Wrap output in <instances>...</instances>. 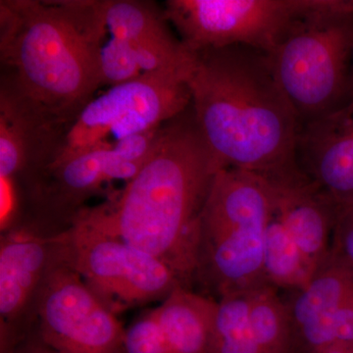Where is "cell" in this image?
Masks as SVG:
<instances>
[{
  "mask_svg": "<svg viewBox=\"0 0 353 353\" xmlns=\"http://www.w3.org/2000/svg\"><path fill=\"white\" fill-rule=\"evenodd\" d=\"M185 81L218 170L239 169L268 180L303 172L297 159L301 124L266 53L243 46L192 52Z\"/></svg>",
  "mask_w": 353,
  "mask_h": 353,
  "instance_id": "6da1fadb",
  "label": "cell"
},
{
  "mask_svg": "<svg viewBox=\"0 0 353 353\" xmlns=\"http://www.w3.org/2000/svg\"><path fill=\"white\" fill-rule=\"evenodd\" d=\"M218 171L190 106L162 126L148 161L120 194L83 208L74 222L157 257L192 290L201 215Z\"/></svg>",
  "mask_w": 353,
  "mask_h": 353,
  "instance_id": "7a4b0ae2",
  "label": "cell"
},
{
  "mask_svg": "<svg viewBox=\"0 0 353 353\" xmlns=\"http://www.w3.org/2000/svg\"><path fill=\"white\" fill-rule=\"evenodd\" d=\"M0 23L25 110L41 126L81 112L102 85L103 1H1Z\"/></svg>",
  "mask_w": 353,
  "mask_h": 353,
  "instance_id": "3957f363",
  "label": "cell"
},
{
  "mask_svg": "<svg viewBox=\"0 0 353 353\" xmlns=\"http://www.w3.org/2000/svg\"><path fill=\"white\" fill-rule=\"evenodd\" d=\"M272 213L264 176L233 168L215 174L199 222L196 284L206 296L219 301L268 284L263 250Z\"/></svg>",
  "mask_w": 353,
  "mask_h": 353,
  "instance_id": "277c9868",
  "label": "cell"
},
{
  "mask_svg": "<svg viewBox=\"0 0 353 353\" xmlns=\"http://www.w3.org/2000/svg\"><path fill=\"white\" fill-rule=\"evenodd\" d=\"M352 50L353 0H334L267 54L301 127L350 101Z\"/></svg>",
  "mask_w": 353,
  "mask_h": 353,
  "instance_id": "5b68a950",
  "label": "cell"
},
{
  "mask_svg": "<svg viewBox=\"0 0 353 353\" xmlns=\"http://www.w3.org/2000/svg\"><path fill=\"white\" fill-rule=\"evenodd\" d=\"M57 250L117 316L128 309L163 301L183 287L175 272L161 260L82 223L74 222L57 234Z\"/></svg>",
  "mask_w": 353,
  "mask_h": 353,
  "instance_id": "8992f818",
  "label": "cell"
},
{
  "mask_svg": "<svg viewBox=\"0 0 353 353\" xmlns=\"http://www.w3.org/2000/svg\"><path fill=\"white\" fill-rule=\"evenodd\" d=\"M187 67L143 72L139 78L115 85L88 102L46 169L105 143L110 134L118 139L126 138L163 126L185 112L192 103L185 81Z\"/></svg>",
  "mask_w": 353,
  "mask_h": 353,
  "instance_id": "52a82bcc",
  "label": "cell"
},
{
  "mask_svg": "<svg viewBox=\"0 0 353 353\" xmlns=\"http://www.w3.org/2000/svg\"><path fill=\"white\" fill-rule=\"evenodd\" d=\"M334 0H168L164 16L192 52L243 46L272 52L290 30Z\"/></svg>",
  "mask_w": 353,
  "mask_h": 353,
  "instance_id": "ba28073f",
  "label": "cell"
},
{
  "mask_svg": "<svg viewBox=\"0 0 353 353\" xmlns=\"http://www.w3.org/2000/svg\"><path fill=\"white\" fill-rule=\"evenodd\" d=\"M36 329L59 353H125L126 328L57 250L44 277Z\"/></svg>",
  "mask_w": 353,
  "mask_h": 353,
  "instance_id": "9c48e42d",
  "label": "cell"
},
{
  "mask_svg": "<svg viewBox=\"0 0 353 353\" xmlns=\"http://www.w3.org/2000/svg\"><path fill=\"white\" fill-rule=\"evenodd\" d=\"M55 236L16 226L0 239V353H12L36 328L41 285Z\"/></svg>",
  "mask_w": 353,
  "mask_h": 353,
  "instance_id": "30bf717a",
  "label": "cell"
},
{
  "mask_svg": "<svg viewBox=\"0 0 353 353\" xmlns=\"http://www.w3.org/2000/svg\"><path fill=\"white\" fill-rule=\"evenodd\" d=\"M301 171L336 201H353V99L301 127Z\"/></svg>",
  "mask_w": 353,
  "mask_h": 353,
  "instance_id": "8fae6325",
  "label": "cell"
},
{
  "mask_svg": "<svg viewBox=\"0 0 353 353\" xmlns=\"http://www.w3.org/2000/svg\"><path fill=\"white\" fill-rule=\"evenodd\" d=\"M289 294L296 353H324L336 345L334 318L353 296V272L330 250L309 284Z\"/></svg>",
  "mask_w": 353,
  "mask_h": 353,
  "instance_id": "7c38bea8",
  "label": "cell"
},
{
  "mask_svg": "<svg viewBox=\"0 0 353 353\" xmlns=\"http://www.w3.org/2000/svg\"><path fill=\"white\" fill-rule=\"evenodd\" d=\"M268 181L274 217L280 221L301 252L317 268L331 250L341 202L312 182L303 172Z\"/></svg>",
  "mask_w": 353,
  "mask_h": 353,
  "instance_id": "4fadbf2b",
  "label": "cell"
},
{
  "mask_svg": "<svg viewBox=\"0 0 353 353\" xmlns=\"http://www.w3.org/2000/svg\"><path fill=\"white\" fill-rule=\"evenodd\" d=\"M103 14L112 38L129 44L143 72L183 68L189 63L192 52L173 36L163 11L153 4L106 0Z\"/></svg>",
  "mask_w": 353,
  "mask_h": 353,
  "instance_id": "5bb4252c",
  "label": "cell"
},
{
  "mask_svg": "<svg viewBox=\"0 0 353 353\" xmlns=\"http://www.w3.org/2000/svg\"><path fill=\"white\" fill-rule=\"evenodd\" d=\"M218 301L178 287L155 307L171 353H208Z\"/></svg>",
  "mask_w": 353,
  "mask_h": 353,
  "instance_id": "9a60e30c",
  "label": "cell"
},
{
  "mask_svg": "<svg viewBox=\"0 0 353 353\" xmlns=\"http://www.w3.org/2000/svg\"><path fill=\"white\" fill-rule=\"evenodd\" d=\"M316 269L272 213L263 250V271L268 284L288 292L303 290L310 282Z\"/></svg>",
  "mask_w": 353,
  "mask_h": 353,
  "instance_id": "2e32d148",
  "label": "cell"
},
{
  "mask_svg": "<svg viewBox=\"0 0 353 353\" xmlns=\"http://www.w3.org/2000/svg\"><path fill=\"white\" fill-rule=\"evenodd\" d=\"M279 290L270 284L250 290V326L262 353H296L289 309Z\"/></svg>",
  "mask_w": 353,
  "mask_h": 353,
  "instance_id": "e0dca14e",
  "label": "cell"
},
{
  "mask_svg": "<svg viewBox=\"0 0 353 353\" xmlns=\"http://www.w3.org/2000/svg\"><path fill=\"white\" fill-rule=\"evenodd\" d=\"M250 292L218 301L208 353H262L250 326Z\"/></svg>",
  "mask_w": 353,
  "mask_h": 353,
  "instance_id": "ac0fdd59",
  "label": "cell"
},
{
  "mask_svg": "<svg viewBox=\"0 0 353 353\" xmlns=\"http://www.w3.org/2000/svg\"><path fill=\"white\" fill-rule=\"evenodd\" d=\"M12 109L6 95H1L0 114V178L16 179L24 169L27 160L28 122L34 120L27 118Z\"/></svg>",
  "mask_w": 353,
  "mask_h": 353,
  "instance_id": "d6986e66",
  "label": "cell"
},
{
  "mask_svg": "<svg viewBox=\"0 0 353 353\" xmlns=\"http://www.w3.org/2000/svg\"><path fill=\"white\" fill-rule=\"evenodd\" d=\"M129 44L123 39L111 38L101 52L102 85L112 87L139 78L143 74Z\"/></svg>",
  "mask_w": 353,
  "mask_h": 353,
  "instance_id": "ffe728a7",
  "label": "cell"
},
{
  "mask_svg": "<svg viewBox=\"0 0 353 353\" xmlns=\"http://www.w3.org/2000/svg\"><path fill=\"white\" fill-rule=\"evenodd\" d=\"M125 353H171L155 308L143 312L125 331Z\"/></svg>",
  "mask_w": 353,
  "mask_h": 353,
  "instance_id": "44dd1931",
  "label": "cell"
},
{
  "mask_svg": "<svg viewBox=\"0 0 353 353\" xmlns=\"http://www.w3.org/2000/svg\"><path fill=\"white\" fill-rule=\"evenodd\" d=\"M331 252L353 272V201L341 203L332 236Z\"/></svg>",
  "mask_w": 353,
  "mask_h": 353,
  "instance_id": "7402d4cb",
  "label": "cell"
},
{
  "mask_svg": "<svg viewBox=\"0 0 353 353\" xmlns=\"http://www.w3.org/2000/svg\"><path fill=\"white\" fill-rule=\"evenodd\" d=\"M336 345L353 348V296L339 309L334 318Z\"/></svg>",
  "mask_w": 353,
  "mask_h": 353,
  "instance_id": "603a6c76",
  "label": "cell"
},
{
  "mask_svg": "<svg viewBox=\"0 0 353 353\" xmlns=\"http://www.w3.org/2000/svg\"><path fill=\"white\" fill-rule=\"evenodd\" d=\"M12 353H59L54 348L46 345L34 328L27 338L24 339Z\"/></svg>",
  "mask_w": 353,
  "mask_h": 353,
  "instance_id": "cb8c5ba5",
  "label": "cell"
},
{
  "mask_svg": "<svg viewBox=\"0 0 353 353\" xmlns=\"http://www.w3.org/2000/svg\"><path fill=\"white\" fill-rule=\"evenodd\" d=\"M353 99V50H352V74H350V101Z\"/></svg>",
  "mask_w": 353,
  "mask_h": 353,
  "instance_id": "d4e9b609",
  "label": "cell"
},
{
  "mask_svg": "<svg viewBox=\"0 0 353 353\" xmlns=\"http://www.w3.org/2000/svg\"><path fill=\"white\" fill-rule=\"evenodd\" d=\"M353 353V352H352Z\"/></svg>",
  "mask_w": 353,
  "mask_h": 353,
  "instance_id": "484cf974",
  "label": "cell"
}]
</instances>
